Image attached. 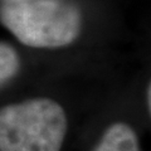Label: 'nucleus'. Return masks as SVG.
Segmentation results:
<instances>
[{"label":"nucleus","mask_w":151,"mask_h":151,"mask_svg":"<svg viewBox=\"0 0 151 151\" xmlns=\"http://www.w3.org/2000/svg\"><path fill=\"white\" fill-rule=\"evenodd\" d=\"M19 57L12 45L0 42V86L17 74Z\"/></svg>","instance_id":"4"},{"label":"nucleus","mask_w":151,"mask_h":151,"mask_svg":"<svg viewBox=\"0 0 151 151\" xmlns=\"http://www.w3.org/2000/svg\"><path fill=\"white\" fill-rule=\"evenodd\" d=\"M0 20L28 47L59 48L76 40L82 18L69 0H20L5 1Z\"/></svg>","instance_id":"1"},{"label":"nucleus","mask_w":151,"mask_h":151,"mask_svg":"<svg viewBox=\"0 0 151 151\" xmlns=\"http://www.w3.org/2000/svg\"><path fill=\"white\" fill-rule=\"evenodd\" d=\"M93 151H140L135 130L124 122L112 124Z\"/></svg>","instance_id":"3"},{"label":"nucleus","mask_w":151,"mask_h":151,"mask_svg":"<svg viewBox=\"0 0 151 151\" xmlns=\"http://www.w3.org/2000/svg\"><path fill=\"white\" fill-rule=\"evenodd\" d=\"M63 107L33 98L0 108V151H60L67 135Z\"/></svg>","instance_id":"2"},{"label":"nucleus","mask_w":151,"mask_h":151,"mask_svg":"<svg viewBox=\"0 0 151 151\" xmlns=\"http://www.w3.org/2000/svg\"><path fill=\"white\" fill-rule=\"evenodd\" d=\"M6 1H20V0H6Z\"/></svg>","instance_id":"5"}]
</instances>
